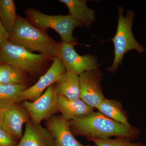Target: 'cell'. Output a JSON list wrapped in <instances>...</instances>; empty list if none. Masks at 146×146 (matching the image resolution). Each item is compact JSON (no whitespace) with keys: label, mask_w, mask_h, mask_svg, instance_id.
Returning a JSON list of instances; mask_svg holds the SVG:
<instances>
[{"label":"cell","mask_w":146,"mask_h":146,"mask_svg":"<svg viewBox=\"0 0 146 146\" xmlns=\"http://www.w3.org/2000/svg\"><path fill=\"white\" fill-rule=\"evenodd\" d=\"M70 123L73 134L85 136L88 140L115 136L127 138L131 141L137 139L140 133L137 128L118 122L99 112L71 120Z\"/></svg>","instance_id":"cell-1"},{"label":"cell","mask_w":146,"mask_h":146,"mask_svg":"<svg viewBox=\"0 0 146 146\" xmlns=\"http://www.w3.org/2000/svg\"><path fill=\"white\" fill-rule=\"evenodd\" d=\"M9 40L31 52H36L51 57L55 56L58 44L44 32L19 16Z\"/></svg>","instance_id":"cell-2"},{"label":"cell","mask_w":146,"mask_h":146,"mask_svg":"<svg viewBox=\"0 0 146 146\" xmlns=\"http://www.w3.org/2000/svg\"><path fill=\"white\" fill-rule=\"evenodd\" d=\"M118 11L119 17L117 32L111 39L114 44L115 56L112 65L107 69L112 73L115 72L119 65L122 64L124 56L128 52L134 50L138 52L142 53L145 51L143 46L136 41L132 33L134 12L128 10L124 16L123 9L121 7L118 8Z\"/></svg>","instance_id":"cell-3"},{"label":"cell","mask_w":146,"mask_h":146,"mask_svg":"<svg viewBox=\"0 0 146 146\" xmlns=\"http://www.w3.org/2000/svg\"><path fill=\"white\" fill-rule=\"evenodd\" d=\"M51 57L47 55L31 52L9 40L0 43V61L25 72H39Z\"/></svg>","instance_id":"cell-4"},{"label":"cell","mask_w":146,"mask_h":146,"mask_svg":"<svg viewBox=\"0 0 146 146\" xmlns=\"http://www.w3.org/2000/svg\"><path fill=\"white\" fill-rule=\"evenodd\" d=\"M29 21L41 30L52 29L59 35L62 42L77 44L73 35V31L76 27L84 26L79 21L70 15H49L33 9L26 10Z\"/></svg>","instance_id":"cell-5"},{"label":"cell","mask_w":146,"mask_h":146,"mask_svg":"<svg viewBox=\"0 0 146 146\" xmlns=\"http://www.w3.org/2000/svg\"><path fill=\"white\" fill-rule=\"evenodd\" d=\"M75 45L61 42L58 46L55 56L61 60L67 72L79 76L86 71L98 68L96 56L89 54L80 55L75 50Z\"/></svg>","instance_id":"cell-6"},{"label":"cell","mask_w":146,"mask_h":146,"mask_svg":"<svg viewBox=\"0 0 146 146\" xmlns=\"http://www.w3.org/2000/svg\"><path fill=\"white\" fill-rule=\"evenodd\" d=\"M57 96L54 84H53L37 99L33 101L23 102V108L30 118L32 122L35 125L40 124L42 121L48 120L58 112Z\"/></svg>","instance_id":"cell-7"},{"label":"cell","mask_w":146,"mask_h":146,"mask_svg":"<svg viewBox=\"0 0 146 146\" xmlns=\"http://www.w3.org/2000/svg\"><path fill=\"white\" fill-rule=\"evenodd\" d=\"M52 60V64L48 71L35 84L22 93L17 103L25 101H33L37 99L50 86L56 83L67 72L65 66L59 58L54 56Z\"/></svg>","instance_id":"cell-8"},{"label":"cell","mask_w":146,"mask_h":146,"mask_svg":"<svg viewBox=\"0 0 146 146\" xmlns=\"http://www.w3.org/2000/svg\"><path fill=\"white\" fill-rule=\"evenodd\" d=\"M79 76L80 98L89 106L96 108L105 99L100 83L102 73L98 68L84 72Z\"/></svg>","instance_id":"cell-9"},{"label":"cell","mask_w":146,"mask_h":146,"mask_svg":"<svg viewBox=\"0 0 146 146\" xmlns=\"http://www.w3.org/2000/svg\"><path fill=\"white\" fill-rule=\"evenodd\" d=\"M46 126L54 140V146H91L82 145L75 138L70 121L62 116H52L47 120Z\"/></svg>","instance_id":"cell-10"},{"label":"cell","mask_w":146,"mask_h":146,"mask_svg":"<svg viewBox=\"0 0 146 146\" xmlns=\"http://www.w3.org/2000/svg\"><path fill=\"white\" fill-rule=\"evenodd\" d=\"M29 115L23 107L16 104L2 111L1 127L17 140L23 136V127L29 121Z\"/></svg>","instance_id":"cell-11"},{"label":"cell","mask_w":146,"mask_h":146,"mask_svg":"<svg viewBox=\"0 0 146 146\" xmlns=\"http://www.w3.org/2000/svg\"><path fill=\"white\" fill-rule=\"evenodd\" d=\"M16 146H54V140L46 128L29 121L25 124L22 138Z\"/></svg>","instance_id":"cell-12"},{"label":"cell","mask_w":146,"mask_h":146,"mask_svg":"<svg viewBox=\"0 0 146 146\" xmlns=\"http://www.w3.org/2000/svg\"><path fill=\"white\" fill-rule=\"evenodd\" d=\"M56 107L61 116L69 121L83 117L94 112V108L81 99L70 100L59 95H58Z\"/></svg>","instance_id":"cell-13"},{"label":"cell","mask_w":146,"mask_h":146,"mask_svg":"<svg viewBox=\"0 0 146 146\" xmlns=\"http://www.w3.org/2000/svg\"><path fill=\"white\" fill-rule=\"evenodd\" d=\"M68 7L69 15L89 27L95 21V11L89 8L85 0H60Z\"/></svg>","instance_id":"cell-14"},{"label":"cell","mask_w":146,"mask_h":146,"mask_svg":"<svg viewBox=\"0 0 146 146\" xmlns=\"http://www.w3.org/2000/svg\"><path fill=\"white\" fill-rule=\"evenodd\" d=\"M58 95L70 100L80 98L79 76L73 73L66 72L54 85Z\"/></svg>","instance_id":"cell-15"},{"label":"cell","mask_w":146,"mask_h":146,"mask_svg":"<svg viewBox=\"0 0 146 146\" xmlns=\"http://www.w3.org/2000/svg\"><path fill=\"white\" fill-rule=\"evenodd\" d=\"M27 88L25 84H0V111H4L16 104Z\"/></svg>","instance_id":"cell-16"},{"label":"cell","mask_w":146,"mask_h":146,"mask_svg":"<svg viewBox=\"0 0 146 146\" xmlns=\"http://www.w3.org/2000/svg\"><path fill=\"white\" fill-rule=\"evenodd\" d=\"M96 108L99 112L111 119L126 125H131L118 102L105 98Z\"/></svg>","instance_id":"cell-17"},{"label":"cell","mask_w":146,"mask_h":146,"mask_svg":"<svg viewBox=\"0 0 146 146\" xmlns=\"http://www.w3.org/2000/svg\"><path fill=\"white\" fill-rule=\"evenodd\" d=\"M18 17L14 1L0 0V20L9 35L16 26Z\"/></svg>","instance_id":"cell-18"},{"label":"cell","mask_w":146,"mask_h":146,"mask_svg":"<svg viewBox=\"0 0 146 146\" xmlns=\"http://www.w3.org/2000/svg\"><path fill=\"white\" fill-rule=\"evenodd\" d=\"M25 82L23 71L7 64H0L1 84H25Z\"/></svg>","instance_id":"cell-19"},{"label":"cell","mask_w":146,"mask_h":146,"mask_svg":"<svg viewBox=\"0 0 146 146\" xmlns=\"http://www.w3.org/2000/svg\"><path fill=\"white\" fill-rule=\"evenodd\" d=\"M89 140L96 146H144L141 142L131 143V140L123 137H117L114 139L93 138Z\"/></svg>","instance_id":"cell-20"},{"label":"cell","mask_w":146,"mask_h":146,"mask_svg":"<svg viewBox=\"0 0 146 146\" xmlns=\"http://www.w3.org/2000/svg\"><path fill=\"white\" fill-rule=\"evenodd\" d=\"M14 137L0 127V146H16Z\"/></svg>","instance_id":"cell-21"},{"label":"cell","mask_w":146,"mask_h":146,"mask_svg":"<svg viewBox=\"0 0 146 146\" xmlns=\"http://www.w3.org/2000/svg\"><path fill=\"white\" fill-rule=\"evenodd\" d=\"M9 34L3 26L2 23L0 20V43L8 40Z\"/></svg>","instance_id":"cell-22"},{"label":"cell","mask_w":146,"mask_h":146,"mask_svg":"<svg viewBox=\"0 0 146 146\" xmlns=\"http://www.w3.org/2000/svg\"><path fill=\"white\" fill-rule=\"evenodd\" d=\"M2 117V111H0V127L1 123Z\"/></svg>","instance_id":"cell-23"},{"label":"cell","mask_w":146,"mask_h":146,"mask_svg":"<svg viewBox=\"0 0 146 146\" xmlns=\"http://www.w3.org/2000/svg\"><path fill=\"white\" fill-rule=\"evenodd\" d=\"M0 84H1V83H0Z\"/></svg>","instance_id":"cell-24"}]
</instances>
